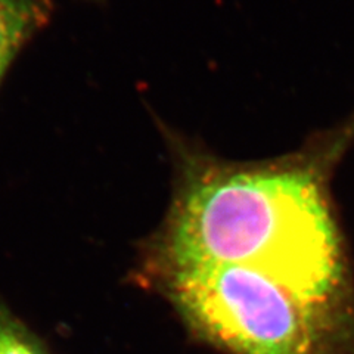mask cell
<instances>
[{"mask_svg":"<svg viewBox=\"0 0 354 354\" xmlns=\"http://www.w3.org/2000/svg\"><path fill=\"white\" fill-rule=\"evenodd\" d=\"M174 195L143 268L238 264L307 300L354 313L329 180L354 142V115L297 152L259 162L221 160L167 131Z\"/></svg>","mask_w":354,"mask_h":354,"instance_id":"cell-1","label":"cell"},{"mask_svg":"<svg viewBox=\"0 0 354 354\" xmlns=\"http://www.w3.org/2000/svg\"><path fill=\"white\" fill-rule=\"evenodd\" d=\"M192 330L232 354H354V313L238 264L143 268Z\"/></svg>","mask_w":354,"mask_h":354,"instance_id":"cell-2","label":"cell"},{"mask_svg":"<svg viewBox=\"0 0 354 354\" xmlns=\"http://www.w3.org/2000/svg\"><path fill=\"white\" fill-rule=\"evenodd\" d=\"M49 15V0H0V83L19 49Z\"/></svg>","mask_w":354,"mask_h":354,"instance_id":"cell-3","label":"cell"},{"mask_svg":"<svg viewBox=\"0 0 354 354\" xmlns=\"http://www.w3.org/2000/svg\"><path fill=\"white\" fill-rule=\"evenodd\" d=\"M0 354H53L10 308L0 303Z\"/></svg>","mask_w":354,"mask_h":354,"instance_id":"cell-4","label":"cell"}]
</instances>
